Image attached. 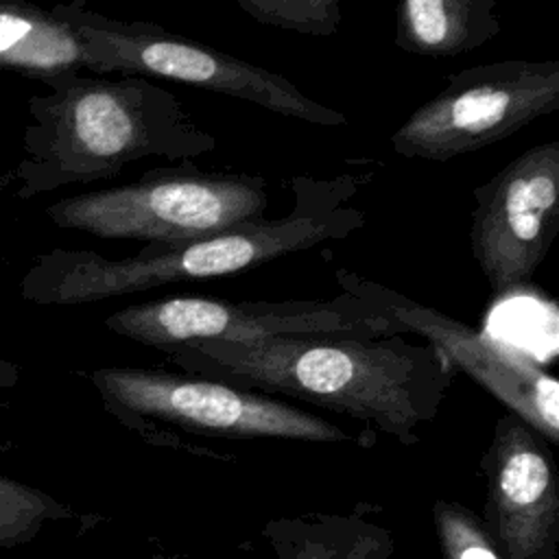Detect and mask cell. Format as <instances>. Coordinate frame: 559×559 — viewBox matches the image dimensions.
<instances>
[{
  "mask_svg": "<svg viewBox=\"0 0 559 559\" xmlns=\"http://www.w3.org/2000/svg\"><path fill=\"white\" fill-rule=\"evenodd\" d=\"M103 406L127 428L164 437L173 430L218 439H288L336 443L352 437L336 424L282 397L192 373L146 367H100L90 373Z\"/></svg>",
  "mask_w": 559,
  "mask_h": 559,
  "instance_id": "obj_6",
  "label": "cell"
},
{
  "mask_svg": "<svg viewBox=\"0 0 559 559\" xmlns=\"http://www.w3.org/2000/svg\"><path fill=\"white\" fill-rule=\"evenodd\" d=\"M72 518L50 493L0 474V548L31 544L48 524Z\"/></svg>",
  "mask_w": 559,
  "mask_h": 559,
  "instance_id": "obj_15",
  "label": "cell"
},
{
  "mask_svg": "<svg viewBox=\"0 0 559 559\" xmlns=\"http://www.w3.org/2000/svg\"><path fill=\"white\" fill-rule=\"evenodd\" d=\"M432 520L443 559H502L480 515L456 500H437Z\"/></svg>",
  "mask_w": 559,
  "mask_h": 559,
  "instance_id": "obj_17",
  "label": "cell"
},
{
  "mask_svg": "<svg viewBox=\"0 0 559 559\" xmlns=\"http://www.w3.org/2000/svg\"><path fill=\"white\" fill-rule=\"evenodd\" d=\"M44 85L48 94L26 100L24 157L0 179L20 201L109 181L148 157L190 162L218 144L175 92L148 76L81 70Z\"/></svg>",
  "mask_w": 559,
  "mask_h": 559,
  "instance_id": "obj_2",
  "label": "cell"
},
{
  "mask_svg": "<svg viewBox=\"0 0 559 559\" xmlns=\"http://www.w3.org/2000/svg\"><path fill=\"white\" fill-rule=\"evenodd\" d=\"M365 175L330 179L297 175L284 216L249 221L218 234L177 245H146L122 258L98 251L52 249L39 253L20 280V295L37 306H83L179 282L251 271L271 260L345 240L367 225L354 205Z\"/></svg>",
  "mask_w": 559,
  "mask_h": 559,
  "instance_id": "obj_3",
  "label": "cell"
},
{
  "mask_svg": "<svg viewBox=\"0 0 559 559\" xmlns=\"http://www.w3.org/2000/svg\"><path fill=\"white\" fill-rule=\"evenodd\" d=\"M469 249L496 295L526 286L559 229V142L526 148L472 190Z\"/></svg>",
  "mask_w": 559,
  "mask_h": 559,
  "instance_id": "obj_10",
  "label": "cell"
},
{
  "mask_svg": "<svg viewBox=\"0 0 559 559\" xmlns=\"http://www.w3.org/2000/svg\"><path fill=\"white\" fill-rule=\"evenodd\" d=\"M559 109V61L500 59L445 76V85L391 135L408 159L450 162L507 140Z\"/></svg>",
  "mask_w": 559,
  "mask_h": 559,
  "instance_id": "obj_7",
  "label": "cell"
},
{
  "mask_svg": "<svg viewBox=\"0 0 559 559\" xmlns=\"http://www.w3.org/2000/svg\"><path fill=\"white\" fill-rule=\"evenodd\" d=\"M500 28L498 0H395V46L408 55H465Z\"/></svg>",
  "mask_w": 559,
  "mask_h": 559,
  "instance_id": "obj_14",
  "label": "cell"
},
{
  "mask_svg": "<svg viewBox=\"0 0 559 559\" xmlns=\"http://www.w3.org/2000/svg\"><path fill=\"white\" fill-rule=\"evenodd\" d=\"M148 559H177V557H164V555H153V557H148Z\"/></svg>",
  "mask_w": 559,
  "mask_h": 559,
  "instance_id": "obj_19",
  "label": "cell"
},
{
  "mask_svg": "<svg viewBox=\"0 0 559 559\" xmlns=\"http://www.w3.org/2000/svg\"><path fill=\"white\" fill-rule=\"evenodd\" d=\"M255 22L301 35L330 37L341 26V0H236Z\"/></svg>",
  "mask_w": 559,
  "mask_h": 559,
  "instance_id": "obj_16",
  "label": "cell"
},
{
  "mask_svg": "<svg viewBox=\"0 0 559 559\" xmlns=\"http://www.w3.org/2000/svg\"><path fill=\"white\" fill-rule=\"evenodd\" d=\"M83 41L87 72L142 74L253 103L271 114L317 127H343L347 116L301 92L284 74L168 31L146 20H120L85 0L50 7Z\"/></svg>",
  "mask_w": 559,
  "mask_h": 559,
  "instance_id": "obj_4",
  "label": "cell"
},
{
  "mask_svg": "<svg viewBox=\"0 0 559 559\" xmlns=\"http://www.w3.org/2000/svg\"><path fill=\"white\" fill-rule=\"evenodd\" d=\"M17 378H20L17 365L0 356V389H11V386H15V384H17Z\"/></svg>",
  "mask_w": 559,
  "mask_h": 559,
  "instance_id": "obj_18",
  "label": "cell"
},
{
  "mask_svg": "<svg viewBox=\"0 0 559 559\" xmlns=\"http://www.w3.org/2000/svg\"><path fill=\"white\" fill-rule=\"evenodd\" d=\"M0 70L35 81L87 72L81 37L50 7L0 0Z\"/></svg>",
  "mask_w": 559,
  "mask_h": 559,
  "instance_id": "obj_13",
  "label": "cell"
},
{
  "mask_svg": "<svg viewBox=\"0 0 559 559\" xmlns=\"http://www.w3.org/2000/svg\"><path fill=\"white\" fill-rule=\"evenodd\" d=\"M164 354L183 373L301 400L371 424L402 445L421 441L456 376L435 345L404 334L188 341Z\"/></svg>",
  "mask_w": 559,
  "mask_h": 559,
  "instance_id": "obj_1",
  "label": "cell"
},
{
  "mask_svg": "<svg viewBox=\"0 0 559 559\" xmlns=\"http://www.w3.org/2000/svg\"><path fill=\"white\" fill-rule=\"evenodd\" d=\"M105 328L133 343L166 352L188 341L253 343L269 338L404 334L376 306L341 293L332 299L229 301L214 297H168L111 312Z\"/></svg>",
  "mask_w": 559,
  "mask_h": 559,
  "instance_id": "obj_8",
  "label": "cell"
},
{
  "mask_svg": "<svg viewBox=\"0 0 559 559\" xmlns=\"http://www.w3.org/2000/svg\"><path fill=\"white\" fill-rule=\"evenodd\" d=\"M269 201V181L260 175L170 168L59 199L44 214L61 229L96 238L177 245L258 221Z\"/></svg>",
  "mask_w": 559,
  "mask_h": 559,
  "instance_id": "obj_5",
  "label": "cell"
},
{
  "mask_svg": "<svg viewBox=\"0 0 559 559\" xmlns=\"http://www.w3.org/2000/svg\"><path fill=\"white\" fill-rule=\"evenodd\" d=\"M483 524L502 559H557L559 487L550 443L507 411L483 459Z\"/></svg>",
  "mask_w": 559,
  "mask_h": 559,
  "instance_id": "obj_11",
  "label": "cell"
},
{
  "mask_svg": "<svg viewBox=\"0 0 559 559\" xmlns=\"http://www.w3.org/2000/svg\"><path fill=\"white\" fill-rule=\"evenodd\" d=\"M382 511L358 502L347 513L310 511L273 518L262 535L275 559H393V531Z\"/></svg>",
  "mask_w": 559,
  "mask_h": 559,
  "instance_id": "obj_12",
  "label": "cell"
},
{
  "mask_svg": "<svg viewBox=\"0 0 559 559\" xmlns=\"http://www.w3.org/2000/svg\"><path fill=\"white\" fill-rule=\"evenodd\" d=\"M334 280L341 293L376 306L404 334L435 345L456 371L478 382L550 445L559 441V382L526 354L356 271L338 269Z\"/></svg>",
  "mask_w": 559,
  "mask_h": 559,
  "instance_id": "obj_9",
  "label": "cell"
}]
</instances>
